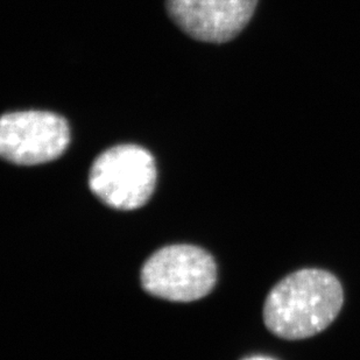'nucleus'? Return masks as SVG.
<instances>
[{
	"instance_id": "nucleus-5",
	"label": "nucleus",
	"mask_w": 360,
	"mask_h": 360,
	"mask_svg": "<svg viewBox=\"0 0 360 360\" xmlns=\"http://www.w3.org/2000/svg\"><path fill=\"white\" fill-rule=\"evenodd\" d=\"M257 4L258 0H167V11L191 38L223 44L244 30Z\"/></svg>"
},
{
	"instance_id": "nucleus-6",
	"label": "nucleus",
	"mask_w": 360,
	"mask_h": 360,
	"mask_svg": "<svg viewBox=\"0 0 360 360\" xmlns=\"http://www.w3.org/2000/svg\"><path fill=\"white\" fill-rule=\"evenodd\" d=\"M246 360H272V359H269V358H264V357H253V358H250V359H246Z\"/></svg>"
},
{
	"instance_id": "nucleus-1",
	"label": "nucleus",
	"mask_w": 360,
	"mask_h": 360,
	"mask_svg": "<svg viewBox=\"0 0 360 360\" xmlns=\"http://www.w3.org/2000/svg\"><path fill=\"white\" fill-rule=\"evenodd\" d=\"M343 302L336 276L323 269H301L273 287L264 306V321L282 340H306L336 320Z\"/></svg>"
},
{
	"instance_id": "nucleus-4",
	"label": "nucleus",
	"mask_w": 360,
	"mask_h": 360,
	"mask_svg": "<svg viewBox=\"0 0 360 360\" xmlns=\"http://www.w3.org/2000/svg\"><path fill=\"white\" fill-rule=\"evenodd\" d=\"M70 141L67 120L47 111L6 113L0 122V153L5 160L33 166L63 154Z\"/></svg>"
},
{
	"instance_id": "nucleus-3",
	"label": "nucleus",
	"mask_w": 360,
	"mask_h": 360,
	"mask_svg": "<svg viewBox=\"0 0 360 360\" xmlns=\"http://www.w3.org/2000/svg\"><path fill=\"white\" fill-rule=\"evenodd\" d=\"M217 269L207 252L193 245H172L150 257L141 271L147 292L174 302H191L214 288Z\"/></svg>"
},
{
	"instance_id": "nucleus-2",
	"label": "nucleus",
	"mask_w": 360,
	"mask_h": 360,
	"mask_svg": "<svg viewBox=\"0 0 360 360\" xmlns=\"http://www.w3.org/2000/svg\"><path fill=\"white\" fill-rule=\"evenodd\" d=\"M155 184V160L148 150L136 145H120L105 150L94 161L89 174L92 193L117 210L143 207Z\"/></svg>"
}]
</instances>
